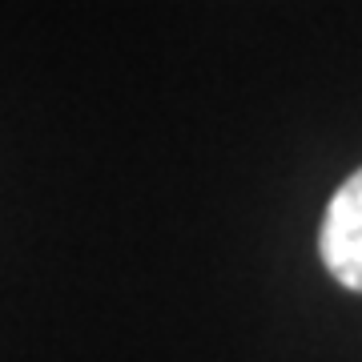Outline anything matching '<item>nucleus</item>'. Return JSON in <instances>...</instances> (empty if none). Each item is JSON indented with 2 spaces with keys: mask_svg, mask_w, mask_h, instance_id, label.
Segmentation results:
<instances>
[{
  "mask_svg": "<svg viewBox=\"0 0 362 362\" xmlns=\"http://www.w3.org/2000/svg\"><path fill=\"white\" fill-rule=\"evenodd\" d=\"M318 250L334 282L362 294V169L342 181L330 197L318 230Z\"/></svg>",
  "mask_w": 362,
  "mask_h": 362,
  "instance_id": "nucleus-1",
  "label": "nucleus"
}]
</instances>
